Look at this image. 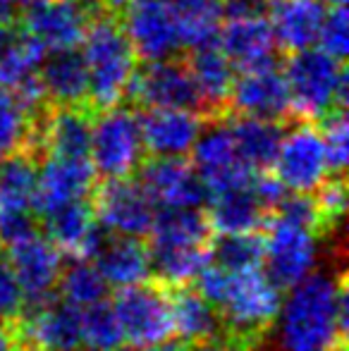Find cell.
Segmentation results:
<instances>
[{
  "instance_id": "cell-1",
  "label": "cell",
  "mask_w": 349,
  "mask_h": 351,
  "mask_svg": "<svg viewBox=\"0 0 349 351\" xmlns=\"http://www.w3.org/2000/svg\"><path fill=\"white\" fill-rule=\"evenodd\" d=\"M194 287L215 308L223 337L244 351H254L273 330L282 291L265 278L263 268L225 270L210 261Z\"/></svg>"
},
{
  "instance_id": "cell-2",
  "label": "cell",
  "mask_w": 349,
  "mask_h": 351,
  "mask_svg": "<svg viewBox=\"0 0 349 351\" xmlns=\"http://www.w3.org/2000/svg\"><path fill=\"white\" fill-rule=\"evenodd\" d=\"M347 304L345 273L337 275V280L326 275L299 280L280 315L285 351H326L337 339H347Z\"/></svg>"
},
{
  "instance_id": "cell-3",
  "label": "cell",
  "mask_w": 349,
  "mask_h": 351,
  "mask_svg": "<svg viewBox=\"0 0 349 351\" xmlns=\"http://www.w3.org/2000/svg\"><path fill=\"white\" fill-rule=\"evenodd\" d=\"M149 239L151 275L165 287L194 285L199 273L210 263L213 230L206 208L156 210Z\"/></svg>"
},
{
  "instance_id": "cell-4",
  "label": "cell",
  "mask_w": 349,
  "mask_h": 351,
  "mask_svg": "<svg viewBox=\"0 0 349 351\" xmlns=\"http://www.w3.org/2000/svg\"><path fill=\"white\" fill-rule=\"evenodd\" d=\"M82 43L88 67V108L96 115L98 110L122 101L127 82L139 60L117 14H101L93 19Z\"/></svg>"
},
{
  "instance_id": "cell-5",
  "label": "cell",
  "mask_w": 349,
  "mask_h": 351,
  "mask_svg": "<svg viewBox=\"0 0 349 351\" xmlns=\"http://www.w3.org/2000/svg\"><path fill=\"white\" fill-rule=\"evenodd\" d=\"M345 60H337L323 48H302L282 58V72L289 86L292 122H318L337 108V82L345 72Z\"/></svg>"
},
{
  "instance_id": "cell-6",
  "label": "cell",
  "mask_w": 349,
  "mask_h": 351,
  "mask_svg": "<svg viewBox=\"0 0 349 351\" xmlns=\"http://www.w3.org/2000/svg\"><path fill=\"white\" fill-rule=\"evenodd\" d=\"M144 156L134 106L120 101L93 115L91 165L98 180L134 175Z\"/></svg>"
},
{
  "instance_id": "cell-7",
  "label": "cell",
  "mask_w": 349,
  "mask_h": 351,
  "mask_svg": "<svg viewBox=\"0 0 349 351\" xmlns=\"http://www.w3.org/2000/svg\"><path fill=\"white\" fill-rule=\"evenodd\" d=\"M110 304L120 320L125 347L139 349L175 335L170 287L154 275L134 285L117 287Z\"/></svg>"
},
{
  "instance_id": "cell-8",
  "label": "cell",
  "mask_w": 349,
  "mask_h": 351,
  "mask_svg": "<svg viewBox=\"0 0 349 351\" xmlns=\"http://www.w3.org/2000/svg\"><path fill=\"white\" fill-rule=\"evenodd\" d=\"M122 101L134 108H180L206 117L204 98L182 56L136 62Z\"/></svg>"
},
{
  "instance_id": "cell-9",
  "label": "cell",
  "mask_w": 349,
  "mask_h": 351,
  "mask_svg": "<svg viewBox=\"0 0 349 351\" xmlns=\"http://www.w3.org/2000/svg\"><path fill=\"white\" fill-rule=\"evenodd\" d=\"M96 220L108 232L127 237H149L156 217V204L134 175L96 180L91 194Z\"/></svg>"
},
{
  "instance_id": "cell-10",
  "label": "cell",
  "mask_w": 349,
  "mask_h": 351,
  "mask_svg": "<svg viewBox=\"0 0 349 351\" xmlns=\"http://www.w3.org/2000/svg\"><path fill=\"white\" fill-rule=\"evenodd\" d=\"M134 177L154 199L156 208H204L210 199L186 156H144Z\"/></svg>"
},
{
  "instance_id": "cell-11",
  "label": "cell",
  "mask_w": 349,
  "mask_h": 351,
  "mask_svg": "<svg viewBox=\"0 0 349 351\" xmlns=\"http://www.w3.org/2000/svg\"><path fill=\"white\" fill-rule=\"evenodd\" d=\"M285 127L273 172L282 180L289 191L311 194L330 172H328L326 151L316 122L294 120Z\"/></svg>"
},
{
  "instance_id": "cell-12",
  "label": "cell",
  "mask_w": 349,
  "mask_h": 351,
  "mask_svg": "<svg viewBox=\"0 0 349 351\" xmlns=\"http://www.w3.org/2000/svg\"><path fill=\"white\" fill-rule=\"evenodd\" d=\"M316 261V237L304 227L282 220L273 213L265 225L263 273L280 291L292 289L306 278Z\"/></svg>"
},
{
  "instance_id": "cell-13",
  "label": "cell",
  "mask_w": 349,
  "mask_h": 351,
  "mask_svg": "<svg viewBox=\"0 0 349 351\" xmlns=\"http://www.w3.org/2000/svg\"><path fill=\"white\" fill-rule=\"evenodd\" d=\"M120 22L136 60H163L182 51L168 0H127Z\"/></svg>"
},
{
  "instance_id": "cell-14",
  "label": "cell",
  "mask_w": 349,
  "mask_h": 351,
  "mask_svg": "<svg viewBox=\"0 0 349 351\" xmlns=\"http://www.w3.org/2000/svg\"><path fill=\"white\" fill-rule=\"evenodd\" d=\"M230 115H249L289 125L292 101H289V86L282 65L234 74L232 91H230Z\"/></svg>"
},
{
  "instance_id": "cell-15",
  "label": "cell",
  "mask_w": 349,
  "mask_h": 351,
  "mask_svg": "<svg viewBox=\"0 0 349 351\" xmlns=\"http://www.w3.org/2000/svg\"><path fill=\"white\" fill-rule=\"evenodd\" d=\"M146 156H189L206 117L180 108H136Z\"/></svg>"
},
{
  "instance_id": "cell-16",
  "label": "cell",
  "mask_w": 349,
  "mask_h": 351,
  "mask_svg": "<svg viewBox=\"0 0 349 351\" xmlns=\"http://www.w3.org/2000/svg\"><path fill=\"white\" fill-rule=\"evenodd\" d=\"M24 29L46 46V51L82 46L91 17L80 0H41L19 14Z\"/></svg>"
},
{
  "instance_id": "cell-17",
  "label": "cell",
  "mask_w": 349,
  "mask_h": 351,
  "mask_svg": "<svg viewBox=\"0 0 349 351\" xmlns=\"http://www.w3.org/2000/svg\"><path fill=\"white\" fill-rule=\"evenodd\" d=\"M218 46L237 72L282 65V53L275 43L268 17L228 19L220 24Z\"/></svg>"
},
{
  "instance_id": "cell-18",
  "label": "cell",
  "mask_w": 349,
  "mask_h": 351,
  "mask_svg": "<svg viewBox=\"0 0 349 351\" xmlns=\"http://www.w3.org/2000/svg\"><path fill=\"white\" fill-rule=\"evenodd\" d=\"M96 172L91 160H67V158H46L38 167L36 191L32 210L38 217L60 208L67 201L88 196L96 184Z\"/></svg>"
},
{
  "instance_id": "cell-19",
  "label": "cell",
  "mask_w": 349,
  "mask_h": 351,
  "mask_svg": "<svg viewBox=\"0 0 349 351\" xmlns=\"http://www.w3.org/2000/svg\"><path fill=\"white\" fill-rule=\"evenodd\" d=\"M93 112L84 106H51L43 117L41 148L46 158L91 160Z\"/></svg>"
},
{
  "instance_id": "cell-20",
  "label": "cell",
  "mask_w": 349,
  "mask_h": 351,
  "mask_svg": "<svg viewBox=\"0 0 349 351\" xmlns=\"http://www.w3.org/2000/svg\"><path fill=\"white\" fill-rule=\"evenodd\" d=\"M184 65L199 88L206 106V117H228L230 115V91H232L237 70L228 60L218 43L182 51Z\"/></svg>"
},
{
  "instance_id": "cell-21",
  "label": "cell",
  "mask_w": 349,
  "mask_h": 351,
  "mask_svg": "<svg viewBox=\"0 0 349 351\" xmlns=\"http://www.w3.org/2000/svg\"><path fill=\"white\" fill-rule=\"evenodd\" d=\"M5 251H8L10 265H12L14 278L22 287L24 296H36L58 289V280H60L65 261L48 237H32V239L8 246Z\"/></svg>"
},
{
  "instance_id": "cell-22",
  "label": "cell",
  "mask_w": 349,
  "mask_h": 351,
  "mask_svg": "<svg viewBox=\"0 0 349 351\" xmlns=\"http://www.w3.org/2000/svg\"><path fill=\"white\" fill-rule=\"evenodd\" d=\"M38 77L51 106L88 108V67L80 46L48 51L38 65Z\"/></svg>"
},
{
  "instance_id": "cell-23",
  "label": "cell",
  "mask_w": 349,
  "mask_h": 351,
  "mask_svg": "<svg viewBox=\"0 0 349 351\" xmlns=\"http://www.w3.org/2000/svg\"><path fill=\"white\" fill-rule=\"evenodd\" d=\"M323 14V0H270L268 22L280 53L289 56L302 48L316 46Z\"/></svg>"
},
{
  "instance_id": "cell-24",
  "label": "cell",
  "mask_w": 349,
  "mask_h": 351,
  "mask_svg": "<svg viewBox=\"0 0 349 351\" xmlns=\"http://www.w3.org/2000/svg\"><path fill=\"white\" fill-rule=\"evenodd\" d=\"M96 268L110 287H127L151 278L149 241L144 237H127L108 232L106 241L93 256Z\"/></svg>"
},
{
  "instance_id": "cell-25",
  "label": "cell",
  "mask_w": 349,
  "mask_h": 351,
  "mask_svg": "<svg viewBox=\"0 0 349 351\" xmlns=\"http://www.w3.org/2000/svg\"><path fill=\"white\" fill-rule=\"evenodd\" d=\"M206 215H208L210 230L213 234H242V232H265L270 215L254 196L252 186L244 189H232L215 194L204 206Z\"/></svg>"
},
{
  "instance_id": "cell-26",
  "label": "cell",
  "mask_w": 349,
  "mask_h": 351,
  "mask_svg": "<svg viewBox=\"0 0 349 351\" xmlns=\"http://www.w3.org/2000/svg\"><path fill=\"white\" fill-rule=\"evenodd\" d=\"M170 306H173L177 337L186 339L191 347L223 337V325H220L218 313L194 285L170 289Z\"/></svg>"
},
{
  "instance_id": "cell-27",
  "label": "cell",
  "mask_w": 349,
  "mask_h": 351,
  "mask_svg": "<svg viewBox=\"0 0 349 351\" xmlns=\"http://www.w3.org/2000/svg\"><path fill=\"white\" fill-rule=\"evenodd\" d=\"M228 120L232 127L234 151L239 160L247 162L252 170H270L278 158V148L287 125L249 115H230Z\"/></svg>"
},
{
  "instance_id": "cell-28",
  "label": "cell",
  "mask_w": 349,
  "mask_h": 351,
  "mask_svg": "<svg viewBox=\"0 0 349 351\" xmlns=\"http://www.w3.org/2000/svg\"><path fill=\"white\" fill-rule=\"evenodd\" d=\"M182 51L218 43L223 24L220 0H168Z\"/></svg>"
},
{
  "instance_id": "cell-29",
  "label": "cell",
  "mask_w": 349,
  "mask_h": 351,
  "mask_svg": "<svg viewBox=\"0 0 349 351\" xmlns=\"http://www.w3.org/2000/svg\"><path fill=\"white\" fill-rule=\"evenodd\" d=\"M38 167L41 160L29 151L12 153L0 160V210L32 208Z\"/></svg>"
},
{
  "instance_id": "cell-30",
  "label": "cell",
  "mask_w": 349,
  "mask_h": 351,
  "mask_svg": "<svg viewBox=\"0 0 349 351\" xmlns=\"http://www.w3.org/2000/svg\"><path fill=\"white\" fill-rule=\"evenodd\" d=\"M110 289L101 270L91 263V261L72 258L70 263L62 265L60 280H58V294L67 301V304L84 308L96 301L110 299Z\"/></svg>"
},
{
  "instance_id": "cell-31",
  "label": "cell",
  "mask_w": 349,
  "mask_h": 351,
  "mask_svg": "<svg viewBox=\"0 0 349 351\" xmlns=\"http://www.w3.org/2000/svg\"><path fill=\"white\" fill-rule=\"evenodd\" d=\"M265 254V232H242V234L213 237L210 261L225 270L261 268Z\"/></svg>"
},
{
  "instance_id": "cell-32",
  "label": "cell",
  "mask_w": 349,
  "mask_h": 351,
  "mask_svg": "<svg viewBox=\"0 0 349 351\" xmlns=\"http://www.w3.org/2000/svg\"><path fill=\"white\" fill-rule=\"evenodd\" d=\"M82 344L96 351L125 349V335L110 299L96 301L82 308Z\"/></svg>"
},
{
  "instance_id": "cell-33",
  "label": "cell",
  "mask_w": 349,
  "mask_h": 351,
  "mask_svg": "<svg viewBox=\"0 0 349 351\" xmlns=\"http://www.w3.org/2000/svg\"><path fill=\"white\" fill-rule=\"evenodd\" d=\"M32 115L19 103L12 88L0 86V160L12 153L29 151Z\"/></svg>"
},
{
  "instance_id": "cell-34",
  "label": "cell",
  "mask_w": 349,
  "mask_h": 351,
  "mask_svg": "<svg viewBox=\"0 0 349 351\" xmlns=\"http://www.w3.org/2000/svg\"><path fill=\"white\" fill-rule=\"evenodd\" d=\"M323 139L326 162L330 175H345L347 151H349V122L347 108H333L316 122Z\"/></svg>"
},
{
  "instance_id": "cell-35",
  "label": "cell",
  "mask_w": 349,
  "mask_h": 351,
  "mask_svg": "<svg viewBox=\"0 0 349 351\" xmlns=\"http://www.w3.org/2000/svg\"><path fill=\"white\" fill-rule=\"evenodd\" d=\"M316 199L318 213L326 232H330L335 225H340L347 213V180L345 175H328L316 189L311 191Z\"/></svg>"
},
{
  "instance_id": "cell-36",
  "label": "cell",
  "mask_w": 349,
  "mask_h": 351,
  "mask_svg": "<svg viewBox=\"0 0 349 351\" xmlns=\"http://www.w3.org/2000/svg\"><path fill=\"white\" fill-rule=\"evenodd\" d=\"M347 8L345 5H330L323 14L321 29H318V46L326 53H330L337 60H345L349 51V36H347Z\"/></svg>"
},
{
  "instance_id": "cell-37",
  "label": "cell",
  "mask_w": 349,
  "mask_h": 351,
  "mask_svg": "<svg viewBox=\"0 0 349 351\" xmlns=\"http://www.w3.org/2000/svg\"><path fill=\"white\" fill-rule=\"evenodd\" d=\"M38 234H43V220L32 208L0 210V246L8 249Z\"/></svg>"
},
{
  "instance_id": "cell-38",
  "label": "cell",
  "mask_w": 349,
  "mask_h": 351,
  "mask_svg": "<svg viewBox=\"0 0 349 351\" xmlns=\"http://www.w3.org/2000/svg\"><path fill=\"white\" fill-rule=\"evenodd\" d=\"M24 306V291L10 265L8 251L0 246V320H17Z\"/></svg>"
},
{
  "instance_id": "cell-39",
  "label": "cell",
  "mask_w": 349,
  "mask_h": 351,
  "mask_svg": "<svg viewBox=\"0 0 349 351\" xmlns=\"http://www.w3.org/2000/svg\"><path fill=\"white\" fill-rule=\"evenodd\" d=\"M270 0H223L220 3V14L223 19H254L268 17Z\"/></svg>"
},
{
  "instance_id": "cell-40",
  "label": "cell",
  "mask_w": 349,
  "mask_h": 351,
  "mask_svg": "<svg viewBox=\"0 0 349 351\" xmlns=\"http://www.w3.org/2000/svg\"><path fill=\"white\" fill-rule=\"evenodd\" d=\"M191 347L186 339L182 337H165L160 342H154V344H146V347H139L134 351H191Z\"/></svg>"
},
{
  "instance_id": "cell-41",
  "label": "cell",
  "mask_w": 349,
  "mask_h": 351,
  "mask_svg": "<svg viewBox=\"0 0 349 351\" xmlns=\"http://www.w3.org/2000/svg\"><path fill=\"white\" fill-rule=\"evenodd\" d=\"M0 351H14V323L0 320Z\"/></svg>"
},
{
  "instance_id": "cell-42",
  "label": "cell",
  "mask_w": 349,
  "mask_h": 351,
  "mask_svg": "<svg viewBox=\"0 0 349 351\" xmlns=\"http://www.w3.org/2000/svg\"><path fill=\"white\" fill-rule=\"evenodd\" d=\"M191 351H244V349H239L237 344L228 342L225 337H218V339H213V342L199 344V347H194Z\"/></svg>"
},
{
  "instance_id": "cell-43",
  "label": "cell",
  "mask_w": 349,
  "mask_h": 351,
  "mask_svg": "<svg viewBox=\"0 0 349 351\" xmlns=\"http://www.w3.org/2000/svg\"><path fill=\"white\" fill-rule=\"evenodd\" d=\"M14 19H19L17 8H14L10 0H0V27H3V24L14 22Z\"/></svg>"
},
{
  "instance_id": "cell-44",
  "label": "cell",
  "mask_w": 349,
  "mask_h": 351,
  "mask_svg": "<svg viewBox=\"0 0 349 351\" xmlns=\"http://www.w3.org/2000/svg\"><path fill=\"white\" fill-rule=\"evenodd\" d=\"M10 3H12L17 10H22V12H24V10H29V8H32V5L41 3V0H10Z\"/></svg>"
},
{
  "instance_id": "cell-45",
  "label": "cell",
  "mask_w": 349,
  "mask_h": 351,
  "mask_svg": "<svg viewBox=\"0 0 349 351\" xmlns=\"http://www.w3.org/2000/svg\"><path fill=\"white\" fill-rule=\"evenodd\" d=\"M326 351H347V339H337V342L330 344Z\"/></svg>"
},
{
  "instance_id": "cell-46",
  "label": "cell",
  "mask_w": 349,
  "mask_h": 351,
  "mask_svg": "<svg viewBox=\"0 0 349 351\" xmlns=\"http://www.w3.org/2000/svg\"><path fill=\"white\" fill-rule=\"evenodd\" d=\"M323 3H328V5H347V0H323Z\"/></svg>"
},
{
  "instance_id": "cell-47",
  "label": "cell",
  "mask_w": 349,
  "mask_h": 351,
  "mask_svg": "<svg viewBox=\"0 0 349 351\" xmlns=\"http://www.w3.org/2000/svg\"><path fill=\"white\" fill-rule=\"evenodd\" d=\"M60 351H75V349H60Z\"/></svg>"
}]
</instances>
